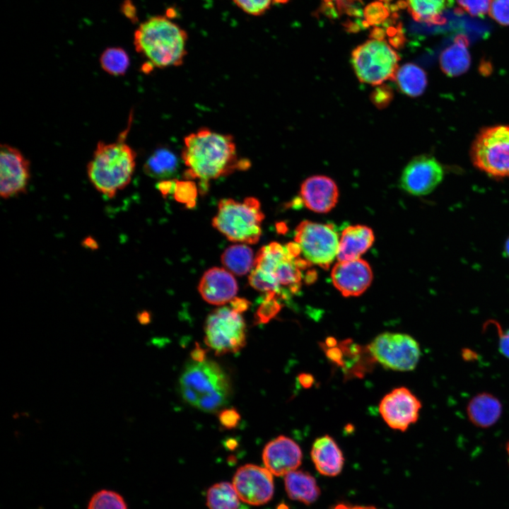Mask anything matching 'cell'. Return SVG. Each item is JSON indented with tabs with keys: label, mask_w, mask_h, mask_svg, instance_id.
I'll return each mask as SVG.
<instances>
[{
	"label": "cell",
	"mask_w": 509,
	"mask_h": 509,
	"mask_svg": "<svg viewBox=\"0 0 509 509\" xmlns=\"http://www.w3.org/2000/svg\"><path fill=\"white\" fill-rule=\"evenodd\" d=\"M230 303L231 308L240 313L245 311L249 308L250 304L247 300L237 298L232 300Z\"/></svg>",
	"instance_id": "b9f144b4"
},
{
	"label": "cell",
	"mask_w": 509,
	"mask_h": 509,
	"mask_svg": "<svg viewBox=\"0 0 509 509\" xmlns=\"http://www.w3.org/2000/svg\"><path fill=\"white\" fill-rule=\"evenodd\" d=\"M505 251L509 256V238L508 239L506 243H505Z\"/></svg>",
	"instance_id": "681fc988"
},
{
	"label": "cell",
	"mask_w": 509,
	"mask_h": 509,
	"mask_svg": "<svg viewBox=\"0 0 509 509\" xmlns=\"http://www.w3.org/2000/svg\"><path fill=\"white\" fill-rule=\"evenodd\" d=\"M334 509H378L373 506L349 505L346 504H338Z\"/></svg>",
	"instance_id": "ee69618b"
},
{
	"label": "cell",
	"mask_w": 509,
	"mask_h": 509,
	"mask_svg": "<svg viewBox=\"0 0 509 509\" xmlns=\"http://www.w3.org/2000/svg\"><path fill=\"white\" fill-rule=\"evenodd\" d=\"M240 498L229 482H219L211 486L206 493L209 509H238Z\"/></svg>",
	"instance_id": "f1b7e54d"
},
{
	"label": "cell",
	"mask_w": 509,
	"mask_h": 509,
	"mask_svg": "<svg viewBox=\"0 0 509 509\" xmlns=\"http://www.w3.org/2000/svg\"><path fill=\"white\" fill-rule=\"evenodd\" d=\"M175 154L165 148L156 149L144 164L146 173L154 178L167 179L174 175L178 169Z\"/></svg>",
	"instance_id": "4316f807"
},
{
	"label": "cell",
	"mask_w": 509,
	"mask_h": 509,
	"mask_svg": "<svg viewBox=\"0 0 509 509\" xmlns=\"http://www.w3.org/2000/svg\"><path fill=\"white\" fill-rule=\"evenodd\" d=\"M120 11L133 23L138 21L136 8L131 0H124L121 4Z\"/></svg>",
	"instance_id": "60d3db41"
},
{
	"label": "cell",
	"mask_w": 509,
	"mask_h": 509,
	"mask_svg": "<svg viewBox=\"0 0 509 509\" xmlns=\"http://www.w3.org/2000/svg\"><path fill=\"white\" fill-rule=\"evenodd\" d=\"M233 485L242 502L252 505L268 503L273 497V474L266 467L247 464L238 469Z\"/></svg>",
	"instance_id": "7c38bea8"
},
{
	"label": "cell",
	"mask_w": 509,
	"mask_h": 509,
	"mask_svg": "<svg viewBox=\"0 0 509 509\" xmlns=\"http://www.w3.org/2000/svg\"><path fill=\"white\" fill-rule=\"evenodd\" d=\"M302 451L292 439L280 435L269 442L262 452L265 467L273 475L285 476L301 464Z\"/></svg>",
	"instance_id": "e0dca14e"
},
{
	"label": "cell",
	"mask_w": 509,
	"mask_h": 509,
	"mask_svg": "<svg viewBox=\"0 0 509 509\" xmlns=\"http://www.w3.org/2000/svg\"><path fill=\"white\" fill-rule=\"evenodd\" d=\"M181 157L187 167L185 177L198 179L204 189L209 181L250 165L247 159L238 157L233 136L207 128L185 136Z\"/></svg>",
	"instance_id": "6da1fadb"
},
{
	"label": "cell",
	"mask_w": 509,
	"mask_h": 509,
	"mask_svg": "<svg viewBox=\"0 0 509 509\" xmlns=\"http://www.w3.org/2000/svg\"><path fill=\"white\" fill-rule=\"evenodd\" d=\"M280 310L276 296L267 294L264 303L259 307L256 314V322L267 323L276 316Z\"/></svg>",
	"instance_id": "836d02e7"
},
{
	"label": "cell",
	"mask_w": 509,
	"mask_h": 509,
	"mask_svg": "<svg viewBox=\"0 0 509 509\" xmlns=\"http://www.w3.org/2000/svg\"><path fill=\"white\" fill-rule=\"evenodd\" d=\"M488 13L498 23L509 25V0H491Z\"/></svg>",
	"instance_id": "d590c367"
},
{
	"label": "cell",
	"mask_w": 509,
	"mask_h": 509,
	"mask_svg": "<svg viewBox=\"0 0 509 509\" xmlns=\"http://www.w3.org/2000/svg\"><path fill=\"white\" fill-rule=\"evenodd\" d=\"M244 12L252 16H261L271 6L272 0H233Z\"/></svg>",
	"instance_id": "e575fe53"
},
{
	"label": "cell",
	"mask_w": 509,
	"mask_h": 509,
	"mask_svg": "<svg viewBox=\"0 0 509 509\" xmlns=\"http://www.w3.org/2000/svg\"><path fill=\"white\" fill-rule=\"evenodd\" d=\"M289 0H272L273 2L279 3V4H284L288 2Z\"/></svg>",
	"instance_id": "f907efd6"
},
{
	"label": "cell",
	"mask_w": 509,
	"mask_h": 509,
	"mask_svg": "<svg viewBox=\"0 0 509 509\" xmlns=\"http://www.w3.org/2000/svg\"><path fill=\"white\" fill-rule=\"evenodd\" d=\"M173 191L175 198L178 201L184 203L190 207L195 204L197 189L193 182L176 180L174 182Z\"/></svg>",
	"instance_id": "1f68e13d"
},
{
	"label": "cell",
	"mask_w": 509,
	"mask_h": 509,
	"mask_svg": "<svg viewBox=\"0 0 509 509\" xmlns=\"http://www.w3.org/2000/svg\"><path fill=\"white\" fill-rule=\"evenodd\" d=\"M87 509H128L124 497L109 489H102L90 498Z\"/></svg>",
	"instance_id": "4dcf8cb0"
},
{
	"label": "cell",
	"mask_w": 509,
	"mask_h": 509,
	"mask_svg": "<svg viewBox=\"0 0 509 509\" xmlns=\"http://www.w3.org/2000/svg\"><path fill=\"white\" fill-rule=\"evenodd\" d=\"M394 94L392 88L386 84H380L370 94V100L373 105L379 109L389 105Z\"/></svg>",
	"instance_id": "74e56055"
},
{
	"label": "cell",
	"mask_w": 509,
	"mask_h": 509,
	"mask_svg": "<svg viewBox=\"0 0 509 509\" xmlns=\"http://www.w3.org/2000/svg\"><path fill=\"white\" fill-rule=\"evenodd\" d=\"M365 23L368 25L383 23L390 15L387 7L381 2L375 1L368 4L363 12Z\"/></svg>",
	"instance_id": "d6a6232c"
},
{
	"label": "cell",
	"mask_w": 509,
	"mask_h": 509,
	"mask_svg": "<svg viewBox=\"0 0 509 509\" xmlns=\"http://www.w3.org/2000/svg\"><path fill=\"white\" fill-rule=\"evenodd\" d=\"M264 218L256 198L247 197L242 202L223 199L218 203L212 224L230 241L254 244L260 238Z\"/></svg>",
	"instance_id": "8992f818"
},
{
	"label": "cell",
	"mask_w": 509,
	"mask_h": 509,
	"mask_svg": "<svg viewBox=\"0 0 509 509\" xmlns=\"http://www.w3.org/2000/svg\"><path fill=\"white\" fill-rule=\"evenodd\" d=\"M277 509H288V507L285 504H280Z\"/></svg>",
	"instance_id": "816d5d0a"
},
{
	"label": "cell",
	"mask_w": 509,
	"mask_h": 509,
	"mask_svg": "<svg viewBox=\"0 0 509 509\" xmlns=\"http://www.w3.org/2000/svg\"><path fill=\"white\" fill-rule=\"evenodd\" d=\"M470 158L474 166L488 175L509 177V124L481 129L472 144Z\"/></svg>",
	"instance_id": "ba28073f"
},
{
	"label": "cell",
	"mask_w": 509,
	"mask_h": 509,
	"mask_svg": "<svg viewBox=\"0 0 509 509\" xmlns=\"http://www.w3.org/2000/svg\"><path fill=\"white\" fill-rule=\"evenodd\" d=\"M331 278L334 287L344 296H358L371 284L373 271L369 264L361 258L338 261L332 268Z\"/></svg>",
	"instance_id": "2e32d148"
},
{
	"label": "cell",
	"mask_w": 509,
	"mask_h": 509,
	"mask_svg": "<svg viewBox=\"0 0 509 509\" xmlns=\"http://www.w3.org/2000/svg\"><path fill=\"white\" fill-rule=\"evenodd\" d=\"M421 409L420 400L404 387L392 390L379 404L380 414L387 426L401 431L416 422Z\"/></svg>",
	"instance_id": "5bb4252c"
},
{
	"label": "cell",
	"mask_w": 509,
	"mask_h": 509,
	"mask_svg": "<svg viewBox=\"0 0 509 509\" xmlns=\"http://www.w3.org/2000/svg\"><path fill=\"white\" fill-rule=\"evenodd\" d=\"M138 319L141 324H147L150 321V315L148 312H141L138 315Z\"/></svg>",
	"instance_id": "bcb514c9"
},
{
	"label": "cell",
	"mask_w": 509,
	"mask_h": 509,
	"mask_svg": "<svg viewBox=\"0 0 509 509\" xmlns=\"http://www.w3.org/2000/svg\"><path fill=\"white\" fill-rule=\"evenodd\" d=\"M180 390L188 404L206 412H216L225 406L231 395L230 379L216 362L192 361L180 378Z\"/></svg>",
	"instance_id": "277c9868"
},
{
	"label": "cell",
	"mask_w": 509,
	"mask_h": 509,
	"mask_svg": "<svg viewBox=\"0 0 509 509\" xmlns=\"http://www.w3.org/2000/svg\"><path fill=\"white\" fill-rule=\"evenodd\" d=\"M191 357L193 361L202 362L206 360V351L199 345H196L191 352Z\"/></svg>",
	"instance_id": "7bdbcfd3"
},
{
	"label": "cell",
	"mask_w": 509,
	"mask_h": 509,
	"mask_svg": "<svg viewBox=\"0 0 509 509\" xmlns=\"http://www.w3.org/2000/svg\"><path fill=\"white\" fill-rule=\"evenodd\" d=\"M30 178V162L17 148H0V194L8 199L25 192Z\"/></svg>",
	"instance_id": "9a60e30c"
},
{
	"label": "cell",
	"mask_w": 509,
	"mask_h": 509,
	"mask_svg": "<svg viewBox=\"0 0 509 509\" xmlns=\"http://www.w3.org/2000/svg\"><path fill=\"white\" fill-rule=\"evenodd\" d=\"M498 334V349L500 352L509 358V329L503 331L497 322H495Z\"/></svg>",
	"instance_id": "ab89813d"
},
{
	"label": "cell",
	"mask_w": 509,
	"mask_h": 509,
	"mask_svg": "<svg viewBox=\"0 0 509 509\" xmlns=\"http://www.w3.org/2000/svg\"><path fill=\"white\" fill-rule=\"evenodd\" d=\"M368 349L373 359L382 366L398 371L414 370L421 356L416 340L402 333H382L370 343Z\"/></svg>",
	"instance_id": "8fae6325"
},
{
	"label": "cell",
	"mask_w": 509,
	"mask_h": 509,
	"mask_svg": "<svg viewBox=\"0 0 509 509\" xmlns=\"http://www.w3.org/2000/svg\"><path fill=\"white\" fill-rule=\"evenodd\" d=\"M218 419L224 428L232 429L238 426L240 416L235 409H226L219 413Z\"/></svg>",
	"instance_id": "f35d334b"
},
{
	"label": "cell",
	"mask_w": 509,
	"mask_h": 509,
	"mask_svg": "<svg viewBox=\"0 0 509 509\" xmlns=\"http://www.w3.org/2000/svg\"><path fill=\"white\" fill-rule=\"evenodd\" d=\"M444 170L433 156L422 154L413 158L404 167L399 180L400 187L415 196L431 193L443 180Z\"/></svg>",
	"instance_id": "4fadbf2b"
},
{
	"label": "cell",
	"mask_w": 509,
	"mask_h": 509,
	"mask_svg": "<svg viewBox=\"0 0 509 509\" xmlns=\"http://www.w3.org/2000/svg\"><path fill=\"white\" fill-rule=\"evenodd\" d=\"M311 458L317 472L327 476H335L343 469L344 457L335 440L326 435L312 444Z\"/></svg>",
	"instance_id": "ffe728a7"
},
{
	"label": "cell",
	"mask_w": 509,
	"mask_h": 509,
	"mask_svg": "<svg viewBox=\"0 0 509 509\" xmlns=\"http://www.w3.org/2000/svg\"><path fill=\"white\" fill-rule=\"evenodd\" d=\"M400 57L385 40L371 38L356 47L351 62L358 81L379 86L394 80Z\"/></svg>",
	"instance_id": "52a82bcc"
},
{
	"label": "cell",
	"mask_w": 509,
	"mask_h": 509,
	"mask_svg": "<svg viewBox=\"0 0 509 509\" xmlns=\"http://www.w3.org/2000/svg\"><path fill=\"white\" fill-rule=\"evenodd\" d=\"M506 452L508 457V464H509V441L508 442L506 445Z\"/></svg>",
	"instance_id": "f5cc1de1"
},
{
	"label": "cell",
	"mask_w": 509,
	"mask_h": 509,
	"mask_svg": "<svg viewBox=\"0 0 509 509\" xmlns=\"http://www.w3.org/2000/svg\"><path fill=\"white\" fill-rule=\"evenodd\" d=\"M294 240L308 263L327 269L337 257L339 237L332 224L303 221L295 230Z\"/></svg>",
	"instance_id": "30bf717a"
},
{
	"label": "cell",
	"mask_w": 509,
	"mask_h": 509,
	"mask_svg": "<svg viewBox=\"0 0 509 509\" xmlns=\"http://www.w3.org/2000/svg\"><path fill=\"white\" fill-rule=\"evenodd\" d=\"M300 199L310 210L327 213L337 204L339 189L336 182L325 175H312L300 185Z\"/></svg>",
	"instance_id": "ac0fdd59"
},
{
	"label": "cell",
	"mask_w": 509,
	"mask_h": 509,
	"mask_svg": "<svg viewBox=\"0 0 509 509\" xmlns=\"http://www.w3.org/2000/svg\"><path fill=\"white\" fill-rule=\"evenodd\" d=\"M284 484L288 496L305 505L313 503L320 495L315 479L302 470H293L286 474Z\"/></svg>",
	"instance_id": "cb8c5ba5"
},
{
	"label": "cell",
	"mask_w": 509,
	"mask_h": 509,
	"mask_svg": "<svg viewBox=\"0 0 509 509\" xmlns=\"http://www.w3.org/2000/svg\"><path fill=\"white\" fill-rule=\"evenodd\" d=\"M187 41L186 31L163 16L149 18L134 34L136 51L157 68L180 66L187 55Z\"/></svg>",
	"instance_id": "3957f363"
},
{
	"label": "cell",
	"mask_w": 509,
	"mask_h": 509,
	"mask_svg": "<svg viewBox=\"0 0 509 509\" xmlns=\"http://www.w3.org/2000/svg\"><path fill=\"white\" fill-rule=\"evenodd\" d=\"M238 443L236 440L233 439H230L226 441V447L230 450H233L236 446Z\"/></svg>",
	"instance_id": "c3c4849f"
},
{
	"label": "cell",
	"mask_w": 509,
	"mask_h": 509,
	"mask_svg": "<svg viewBox=\"0 0 509 509\" xmlns=\"http://www.w3.org/2000/svg\"><path fill=\"white\" fill-rule=\"evenodd\" d=\"M375 236L373 230L363 225L346 227L339 238L337 259L348 261L360 259L373 244Z\"/></svg>",
	"instance_id": "44dd1931"
},
{
	"label": "cell",
	"mask_w": 509,
	"mask_h": 509,
	"mask_svg": "<svg viewBox=\"0 0 509 509\" xmlns=\"http://www.w3.org/2000/svg\"><path fill=\"white\" fill-rule=\"evenodd\" d=\"M296 257L286 246L278 242L262 247L255 258L250 284L266 294L283 295V288L296 292L300 287V269L308 262Z\"/></svg>",
	"instance_id": "5b68a950"
},
{
	"label": "cell",
	"mask_w": 509,
	"mask_h": 509,
	"mask_svg": "<svg viewBox=\"0 0 509 509\" xmlns=\"http://www.w3.org/2000/svg\"><path fill=\"white\" fill-rule=\"evenodd\" d=\"M460 7L472 16H482L489 11L491 0H456Z\"/></svg>",
	"instance_id": "8d00e7d4"
},
{
	"label": "cell",
	"mask_w": 509,
	"mask_h": 509,
	"mask_svg": "<svg viewBox=\"0 0 509 509\" xmlns=\"http://www.w3.org/2000/svg\"><path fill=\"white\" fill-rule=\"evenodd\" d=\"M129 128L115 141H99L87 165L93 186L112 198L131 182L136 168V153L126 142Z\"/></svg>",
	"instance_id": "7a4b0ae2"
},
{
	"label": "cell",
	"mask_w": 509,
	"mask_h": 509,
	"mask_svg": "<svg viewBox=\"0 0 509 509\" xmlns=\"http://www.w3.org/2000/svg\"><path fill=\"white\" fill-rule=\"evenodd\" d=\"M394 81L403 94L411 98L422 95L428 85L426 71L413 63H406L399 67Z\"/></svg>",
	"instance_id": "d4e9b609"
},
{
	"label": "cell",
	"mask_w": 509,
	"mask_h": 509,
	"mask_svg": "<svg viewBox=\"0 0 509 509\" xmlns=\"http://www.w3.org/2000/svg\"><path fill=\"white\" fill-rule=\"evenodd\" d=\"M467 413L469 421L479 428H488L495 424L502 413V405L495 396L483 392L469 402Z\"/></svg>",
	"instance_id": "7402d4cb"
},
{
	"label": "cell",
	"mask_w": 509,
	"mask_h": 509,
	"mask_svg": "<svg viewBox=\"0 0 509 509\" xmlns=\"http://www.w3.org/2000/svg\"><path fill=\"white\" fill-rule=\"evenodd\" d=\"M205 343L216 355L235 353L246 344V327L240 312L226 306L208 316L205 323Z\"/></svg>",
	"instance_id": "9c48e42d"
},
{
	"label": "cell",
	"mask_w": 509,
	"mask_h": 509,
	"mask_svg": "<svg viewBox=\"0 0 509 509\" xmlns=\"http://www.w3.org/2000/svg\"><path fill=\"white\" fill-rule=\"evenodd\" d=\"M198 289L209 303L223 305L235 298L238 288L235 279L229 271L213 267L204 274Z\"/></svg>",
	"instance_id": "d6986e66"
},
{
	"label": "cell",
	"mask_w": 509,
	"mask_h": 509,
	"mask_svg": "<svg viewBox=\"0 0 509 509\" xmlns=\"http://www.w3.org/2000/svg\"><path fill=\"white\" fill-rule=\"evenodd\" d=\"M452 3L453 0H406L408 11L415 21L433 24L445 21L442 15Z\"/></svg>",
	"instance_id": "484cf974"
},
{
	"label": "cell",
	"mask_w": 509,
	"mask_h": 509,
	"mask_svg": "<svg viewBox=\"0 0 509 509\" xmlns=\"http://www.w3.org/2000/svg\"><path fill=\"white\" fill-rule=\"evenodd\" d=\"M254 255L250 247L238 244L227 247L221 255V262L231 273L242 276L254 265Z\"/></svg>",
	"instance_id": "83f0119b"
},
{
	"label": "cell",
	"mask_w": 509,
	"mask_h": 509,
	"mask_svg": "<svg viewBox=\"0 0 509 509\" xmlns=\"http://www.w3.org/2000/svg\"><path fill=\"white\" fill-rule=\"evenodd\" d=\"M99 62L103 70L116 76L124 75L130 64V59L127 52L118 47L105 49L102 52Z\"/></svg>",
	"instance_id": "f546056e"
},
{
	"label": "cell",
	"mask_w": 509,
	"mask_h": 509,
	"mask_svg": "<svg viewBox=\"0 0 509 509\" xmlns=\"http://www.w3.org/2000/svg\"><path fill=\"white\" fill-rule=\"evenodd\" d=\"M380 1L387 3V2L390 1L391 0H380Z\"/></svg>",
	"instance_id": "db71d44e"
},
{
	"label": "cell",
	"mask_w": 509,
	"mask_h": 509,
	"mask_svg": "<svg viewBox=\"0 0 509 509\" xmlns=\"http://www.w3.org/2000/svg\"><path fill=\"white\" fill-rule=\"evenodd\" d=\"M85 245L88 246V247H90V248H95L96 242L92 238H87L85 240Z\"/></svg>",
	"instance_id": "7dc6e473"
},
{
	"label": "cell",
	"mask_w": 509,
	"mask_h": 509,
	"mask_svg": "<svg viewBox=\"0 0 509 509\" xmlns=\"http://www.w3.org/2000/svg\"><path fill=\"white\" fill-rule=\"evenodd\" d=\"M299 380L300 384L305 387H308L311 385L313 379L311 375L308 374H301L299 376Z\"/></svg>",
	"instance_id": "f6af8a7d"
},
{
	"label": "cell",
	"mask_w": 509,
	"mask_h": 509,
	"mask_svg": "<svg viewBox=\"0 0 509 509\" xmlns=\"http://www.w3.org/2000/svg\"><path fill=\"white\" fill-rule=\"evenodd\" d=\"M467 38L462 35L457 36L454 42L440 54V69L448 76L455 77L465 73L469 68L471 57L468 50Z\"/></svg>",
	"instance_id": "603a6c76"
}]
</instances>
